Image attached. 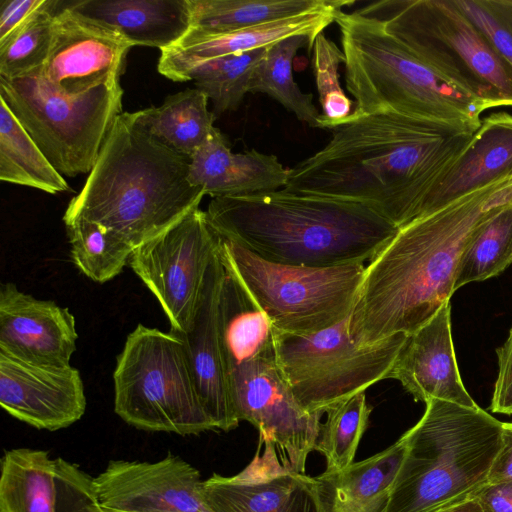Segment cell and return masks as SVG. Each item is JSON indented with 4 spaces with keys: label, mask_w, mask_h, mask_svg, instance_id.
<instances>
[{
    "label": "cell",
    "mask_w": 512,
    "mask_h": 512,
    "mask_svg": "<svg viewBox=\"0 0 512 512\" xmlns=\"http://www.w3.org/2000/svg\"><path fill=\"white\" fill-rule=\"evenodd\" d=\"M61 1L47 0L21 28L0 42V77L13 79L41 68L49 55Z\"/></svg>",
    "instance_id": "obj_36"
},
{
    "label": "cell",
    "mask_w": 512,
    "mask_h": 512,
    "mask_svg": "<svg viewBox=\"0 0 512 512\" xmlns=\"http://www.w3.org/2000/svg\"><path fill=\"white\" fill-rule=\"evenodd\" d=\"M313 43L308 36L295 35L267 47L253 71L248 93H264L292 112L298 120L320 128V114L313 104L311 93H304L293 77V59L299 49Z\"/></svg>",
    "instance_id": "obj_31"
},
{
    "label": "cell",
    "mask_w": 512,
    "mask_h": 512,
    "mask_svg": "<svg viewBox=\"0 0 512 512\" xmlns=\"http://www.w3.org/2000/svg\"><path fill=\"white\" fill-rule=\"evenodd\" d=\"M56 512H106L101 506L94 478L77 465L57 458Z\"/></svg>",
    "instance_id": "obj_39"
},
{
    "label": "cell",
    "mask_w": 512,
    "mask_h": 512,
    "mask_svg": "<svg viewBox=\"0 0 512 512\" xmlns=\"http://www.w3.org/2000/svg\"><path fill=\"white\" fill-rule=\"evenodd\" d=\"M406 450L403 434L367 459L314 477L319 512H386Z\"/></svg>",
    "instance_id": "obj_24"
},
{
    "label": "cell",
    "mask_w": 512,
    "mask_h": 512,
    "mask_svg": "<svg viewBox=\"0 0 512 512\" xmlns=\"http://www.w3.org/2000/svg\"><path fill=\"white\" fill-rule=\"evenodd\" d=\"M433 512H484L478 498L469 496L456 503L441 507Z\"/></svg>",
    "instance_id": "obj_44"
},
{
    "label": "cell",
    "mask_w": 512,
    "mask_h": 512,
    "mask_svg": "<svg viewBox=\"0 0 512 512\" xmlns=\"http://www.w3.org/2000/svg\"><path fill=\"white\" fill-rule=\"evenodd\" d=\"M490 109L512 107V66L455 0H379L357 10Z\"/></svg>",
    "instance_id": "obj_7"
},
{
    "label": "cell",
    "mask_w": 512,
    "mask_h": 512,
    "mask_svg": "<svg viewBox=\"0 0 512 512\" xmlns=\"http://www.w3.org/2000/svg\"><path fill=\"white\" fill-rule=\"evenodd\" d=\"M289 168L275 155L257 150L233 153L225 136L214 128L190 157L188 180L211 198L272 192L285 188Z\"/></svg>",
    "instance_id": "obj_22"
},
{
    "label": "cell",
    "mask_w": 512,
    "mask_h": 512,
    "mask_svg": "<svg viewBox=\"0 0 512 512\" xmlns=\"http://www.w3.org/2000/svg\"><path fill=\"white\" fill-rule=\"evenodd\" d=\"M120 82L66 94L37 71L0 77V99L61 174L90 173L119 114Z\"/></svg>",
    "instance_id": "obj_9"
},
{
    "label": "cell",
    "mask_w": 512,
    "mask_h": 512,
    "mask_svg": "<svg viewBox=\"0 0 512 512\" xmlns=\"http://www.w3.org/2000/svg\"><path fill=\"white\" fill-rule=\"evenodd\" d=\"M404 434L407 450L386 512H433L472 496L488 482L502 426L488 412L431 399Z\"/></svg>",
    "instance_id": "obj_6"
},
{
    "label": "cell",
    "mask_w": 512,
    "mask_h": 512,
    "mask_svg": "<svg viewBox=\"0 0 512 512\" xmlns=\"http://www.w3.org/2000/svg\"><path fill=\"white\" fill-rule=\"evenodd\" d=\"M510 178L512 114L491 113L482 119L469 143L433 186L425 200L421 217L465 195Z\"/></svg>",
    "instance_id": "obj_21"
},
{
    "label": "cell",
    "mask_w": 512,
    "mask_h": 512,
    "mask_svg": "<svg viewBox=\"0 0 512 512\" xmlns=\"http://www.w3.org/2000/svg\"><path fill=\"white\" fill-rule=\"evenodd\" d=\"M227 375L239 421L252 424L259 435L249 465L269 472L305 474L322 415L308 413L299 405L279 367L276 351L244 362Z\"/></svg>",
    "instance_id": "obj_12"
},
{
    "label": "cell",
    "mask_w": 512,
    "mask_h": 512,
    "mask_svg": "<svg viewBox=\"0 0 512 512\" xmlns=\"http://www.w3.org/2000/svg\"><path fill=\"white\" fill-rule=\"evenodd\" d=\"M512 480V422L503 423L501 448L491 467L488 482Z\"/></svg>",
    "instance_id": "obj_43"
},
{
    "label": "cell",
    "mask_w": 512,
    "mask_h": 512,
    "mask_svg": "<svg viewBox=\"0 0 512 512\" xmlns=\"http://www.w3.org/2000/svg\"><path fill=\"white\" fill-rule=\"evenodd\" d=\"M189 164L122 112L63 221L98 223L135 249L200 207L205 193L189 182Z\"/></svg>",
    "instance_id": "obj_4"
},
{
    "label": "cell",
    "mask_w": 512,
    "mask_h": 512,
    "mask_svg": "<svg viewBox=\"0 0 512 512\" xmlns=\"http://www.w3.org/2000/svg\"><path fill=\"white\" fill-rule=\"evenodd\" d=\"M114 410L129 425L179 435L215 430L199 397L180 338L138 324L113 373Z\"/></svg>",
    "instance_id": "obj_8"
},
{
    "label": "cell",
    "mask_w": 512,
    "mask_h": 512,
    "mask_svg": "<svg viewBox=\"0 0 512 512\" xmlns=\"http://www.w3.org/2000/svg\"><path fill=\"white\" fill-rule=\"evenodd\" d=\"M342 9L331 7L229 32L189 29L177 43L161 51L158 71L172 81L186 82L194 68L215 58L268 47L295 35L308 36L314 44L316 37L335 22L336 11Z\"/></svg>",
    "instance_id": "obj_20"
},
{
    "label": "cell",
    "mask_w": 512,
    "mask_h": 512,
    "mask_svg": "<svg viewBox=\"0 0 512 512\" xmlns=\"http://www.w3.org/2000/svg\"><path fill=\"white\" fill-rule=\"evenodd\" d=\"M354 4V0H189L190 29L205 33L229 32Z\"/></svg>",
    "instance_id": "obj_29"
},
{
    "label": "cell",
    "mask_w": 512,
    "mask_h": 512,
    "mask_svg": "<svg viewBox=\"0 0 512 512\" xmlns=\"http://www.w3.org/2000/svg\"><path fill=\"white\" fill-rule=\"evenodd\" d=\"M57 459L45 450L16 448L1 461L0 512H56Z\"/></svg>",
    "instance_id": "obj_28"
},
{
    "label": "cell",
    "mask_w": 512,
    "mask_h": 512,
    "mask_svg": "<svg viewBox=\"0 0 512 512\" xmlns=\"http://www.w3.org/2000/svg\"><path fill=\"white\" fill-rule=\"evenodd\" d=\"M512 263V203L487 219L459 259L455 291L471 282L499 275Z\"/></svg>",
    "instance_id": "obj_33"
},
{
    "label": "cell",
    "mask_w": 512,
    "mask_h": 512,
    "mask_svg": "<svg viewBox=\"0 0 512 512\" xmlns=\"http://www.w3.org/2000/svg\"><path fill=\"white\" fill-rule=\"evenodd\" d=\"M223 263L280 334L311 335L347 319L364 263L312 268L269 262L221 237Z\"/></svg>",
    "instance_id": "obj_10"
},
{
    "label": "cell",
    "mask_w": 512,
    "mask_h": 512,
    "mask_svg": "<svg viewBox=\"0 0 512 512\" xmlns=\"http://www.w3.org/2000/svg\"><path fill=\"white\" fill-rule=\"evenodd\" d=\"M200 472L169 455L156 462L111 461L94 478L101 506L114 512H213Z\"/></svg>",
    "instance_id": "obj_15"
},
{
    "label": "cell",
    "mask_w": 512,
    "mask_h": 512,
    "mask_svg": "<svg viewBox=\"0 0 512 512\" xmlns=\"http://www.w3.org/2000/svg\"><path fill=\"white\" fill-rule=\"evenodd\" d=\"M67 4L133 46L162 51L177 43L191 27L189 0H80Z\"/></svg>",
    "instance_id": "obj_25"
},
{
    "label": "cell",
    "mask_w": 512,
    "mask_h": 512,
    "mask_svg": "<svg viewBox=\"0 0 512 512\" xmlns=\"http://www.w3.org/2000/svg\"><path fill=\"white\" fill-rule=\"evenodd\" d=\"M223 275L224 264L218 247L208 267L189 330L170 331L184 345L199 397L215 429L228 432L235 429L240 421L231 397L219 335L218 304Z\"/></svg>",
    "instance_id": "obj_18"
},
{
    "label": "cell",
    "mask_w": 512,
    "mask_h": 512,
    "mask_svg": "<svg viewBox=\"0 0 512 512\" xmlns=\"http://www.w3.org/2000/svg\"><path fill=\"white\" fill-rule=\"evenodd\" d=\"M450 314V302H446L429 321L408 334L389 378L398 380L416 401L439 399L477 407L459 373Z\"/></svg>",
    "instance_id": "obj_19"
},
{
    "label": "cell",
    "mask_w": 512,
    "mask_h": 512,
    "mask_svg": "<svg viewBox=\"0 0 512 512\" xmlns=\"http://www.w3.org/2000/svg\"><path fill=\"white\" fill-rule=\"evenodd\" d=\"M106 511V510H105ZM106 512H114V511H106Z\"/></svg>",
    "instance_id": "obj_45"
},
{
    "label": "cell",
    "mask_w": 512,
    "mask_h": 512,
    "mask_svg": "<svg viewBox=\"0 0 512 512\" xmlns=\"http://www.w3.org/2000/svg\"><path fill=\"white\" fill-rule=\"evenodd\" d=\"M219 241L198 207L134 249L129 265L157 298L171 331L189 330Z\"/></svg>",
    "instance_id": "obj_13"
},
{
    "label": "cell",
    "mask_w": 512,
    "mask_h": 512,
    "mask_svg": "<svg viewBox=\"0 0 512 512\" xmlns=\"http://www.w3.org/2000/svg\"><path fill=\"white\" fill-rule=\"evenodd\" d=\"M349 317L311 335L277 334L279 367L299 405L308 413L330 408L388 379L408 334L359 345Z\"/></svg>",
    "instance_id": "obj_11"
},
{
    "label": "cell",
    "mask_w": 512,
    "mask_h": 512,
    "mask_svg": "<svg viewBox=\"0 0 512 512\" xmlns=\"http://www.w3.org/2000/svg\"><path fill=\"white\" fill-rule=\"evenodd\" d=\"M64 223L72 260L91 280L107 282L129 263L134 248L112 230L82 218Z\"/></svg>",
    "instance_id": "obj_32"
},
{
    "label": "cell",
    "mask_w": 512,
    "mask_h": 512,
    "mask_svg": "<svg viewBox=\"0 0 512 512\" xmlns=\"http://www.w3.org/2000/svg\"><path fill=\"white\" fill-rule=\"evenodd\" d=\"M78 334L73 314L13 283L0 289V353L38 365H70Z\"/></svg>",
    "instance_id": "obj_17"
},
{
    "label": "cell",
    "mask_w": 512,
    "mask_h": 512,
    "mask_svg": "<svg viewBox=\"0 0 512 512\" xmlns=\"http://www.w3.org/2000/svg\"><path fill=\"white\" fill-rule=\"evenodd\" d=\"M330 131L326 146L289 168L284 189L362 204L399 229L422 216L431 189L475 133L391 112Z\"/></svg>",
    "instance_id": "obj_1"
},
{
    "label": "cell",
    "mask_w": 512,
    "mask_h": 512,
    "mask_svg": "<svg viewBox=\"0 0 512 512\" xmlns=\"http://www.w3.org/2000/svg\"><path fill=\"white\" fill-rule=\"evenodd\" d=\"M133 45L123 36L61 2L45 64L35 70L58 90L79 94L120 82Z\"/></svg>",
    "instance_id": "obj_14"
},
{
    "label": "cell",
    "mask_w": 512,
    "mask_h": 512,
    "mask_svg": "<svg viewBox=\"0 0 512 512\" xmlns=\"http://www.w3.org/2000/svg\"><path fill=\"white\" fill-rule=\"evenodd\" d=\"M512 203V178L496 182L400 228L369 261L349 333L370 345L411 334L455 292L459 259L477 229Z\"/></svg>",
    "instance_id": "obj_2"
},
{
    "label": "cell",
    "mask_w": 512,
    "mask_h": 512,
    "mask_svg": "<svg viewBox=\"0 0 512 512\" xmlns=\"http://www.w3.org/2000/svg\"><path fill=\"white\" fill-rule=\"evenodd\" d=\"M267 47L206 61L194 68L187 81L213 103L215 117L236 111L248 93L250 78Z\"/></svg>",
    "instance_id": "obj_34"
},
{
    "label": "cell",
    "mask_w": 512,
    "mask_h": 512,
    "mask_svg": "<svg viewBox=\"0 0 512 512\" xmlns=\"http://www.w3.org/2000/svg\"><path fill=\"white\" fill-rule=\"evenodd\" d=\"M498 376L490 409L494 413L512 414V327L504 344L497 350Z\"/></svg>",
    "instance_id": "obj_40"
},
{
    "label": "cell",
    "mask_w": 512,
    "mask_h": 512,
    "mask_svg": "<svg viewBox=\"0 0 512 512\" xmlns=\"http://www.w3.org/2000/svg\"><path fill=\"white\" fill-rule=\"evenodd\" d=\"M484 512H512V480L487 482L474 494Z\"/></svg>",
    "instance_id": "obj_42"
},
{
    "label": "cell",
    "mask_w": 512,
    "mask_h": 512,
    "mask_svg": "<svg viewBox=\"0 0 512 512\" xmlns=\"http://www.w3.org/2000/svg\"><path fill=\"white\" fill-rule=\"evenodd\" d=\"M198 89L169 95L158 107L132 112L135 123L168 148L191 157L208 139L215 115Z\"/></svg>",
    "instance_id": "obj_27"
},
{
    "label": "cell",
    "mask_w": 512,
    "mask_h": 512,
    "mask_svg": "<svg viewBox=\"0 0 512 512\" xmlns=\"http://www.w3.org/2000/svg\"><path fill=\"white\" fill-rule=\"evenodd\" d=\"M312 66L316 80L320 128L331 130L351 118L354 101L347 97L339 83L338 69L345 55L337 44L320 33L312 47Z\"/></svg>",
    "instance_id": "obj_37"
},
{
    "label": "cell",
    "mask_w": 512,
    "mask_h": 512,
    "mask_svg": "<svg viewBox=\"0 0 512 512\" xmlns=\"http://www.w3.org/2000/svg\"><path fill=\"white\" fill-rule=\"evenodd\" d=\"M203 491L213 512H319L314 477L306 474L247 465L231 477L213 474Z\"/></svg>",
    "instance_id": "obj_23"
},
{
    "label": "cell",
    "mask_w": 512,
    "mask_h": 512,
    "mask_svg": "<svg viewBox=\"0 0 512 512\" xmlns=\"http://www.w3.org/2000/svg\"><path fill=\"white\" fill-rule=\"evenodd\" d=\"M345 55L351 118L391 112L475 132L489 106L412 54L381 24L356 13H335ZM350 118V119H351Z\"/></svg>",
    "instance_id": "obj_5"
},
{
    "label": "cell",
    "mask_w": 512,
    "mask_h": 512,
    "mask_svg": "<svg viewBox=\"0 0 512 512\" xmlns=\"http://www.w3.org/2000/svg\"><path fill=\"white\" fill-rule=\"evenodd\" d=\"M491 47L512 66V0H455Z\"/></svg>",
    "instance_id": "obj_38"
},
{
    "label": "cell",
    "mask_w": 512,
    "mask_h": 512,
    "mask_svg": "<svg viewBox=\"0 0 512 512\" xmlns=\"http://www.w3.org/2000/svg\"><path fill=\"white\" fill-rule=\"evenodd\" d=\"M371 412L365 392L350 397L326 412L327 418L321 424L314 449L325 457V471H340L354 463Z\"/></svg>",
    "instance_id": "obj_35"
},
{
    "label": "cell",
    "mask_w": 512,
    "mask_h": 512,
    "mask_svg": "<svg viewBox=\"0 0 512 512\" xmlns=\"http://www.w3.org/2000/svg\"><path fill=\"white\" fill-rule=\"evenodd\" d=\"M0 179L50 194L71 191L35 141L0 99Z\"/></svg>",
    "instance_id": "obj_30"
},
{
    "label": "cell",
    "mask_w": 512,
    "mask_h": 512,
    "mask_svg": "<svg viewBox=\"0 0 512 512\" xmlns=\"http://www.w3.org/2000/svg\"><path fill=\"white\" fill-rule=\"evenodd\" d=\"M206 214L219 237L263 260L312 268L370 261L399 230L362 204L284 188L212 198Z\"/></svg>",
    "instance_id": "obj_3"
},
{
    "label": "cell",
    "mask_w": 512,
    "mask_h": 512,
    "mask_svg": "<svg viewBox=\"0 0 512 512\" xmlns=\"http://www.w3.org/2000/svg\"><path fill=\"white\" fill-rule=\"evenodd\" d=\"M47 0H4L0 12V42L6 40L45 5Z\"/></svg>",
    "instance_id": "obj_41"
},
{
    "label": "cell",
    "mask_w": 512,
    "mask_h": 512,
    "mask_svg": "<svg viewBox=\"0 0 512 512\" xmlns=\"http://www.w3.org/2000/svg\"><path fill=\"white\" fill-rule=\"evenodd\" d=\"M0 404L30 426L56 431L80 420L87 402L80 371L71 364L38 365L0 353Z\"/></svg>",
    "instance_id": "obj_16"
},
{
    "label": "cell",
    "mask_w": 512,
    "mask_h": 512,
    "mask_svg": "<svg viewBox=\"0 0 512 512\" xmlns=\"http://www.w3.org/2000/svg\"><path fill=\"white\" fill-rule=\"evenodd\" d=\"M218 325L227 373L244 362L276 351L278 333L271 320L225 264Z\"/></svg>",
    "instance_id": "obj_26"
}]
</instances>
